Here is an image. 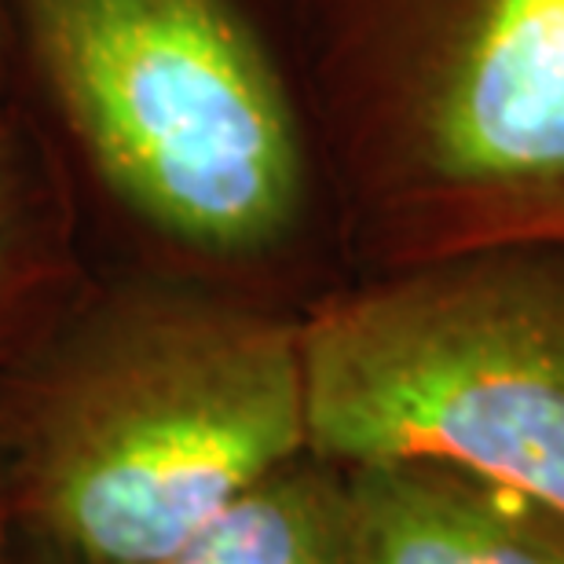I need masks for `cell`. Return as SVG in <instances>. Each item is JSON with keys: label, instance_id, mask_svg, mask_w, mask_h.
<instances>
[{"label": "cell", "instance_id": "obj_5", "mask_svg": "<svg viewBox=\"0 0 564 564\" xmlns=\"http://www.w3.org/2000/svg\"><path fill=\"white\" fill-rule=\"evenodd\" d=\"M348 564H564V517L436 462L341 469Z\"/></svg>", "mask_w": 564, "mask_h": 564}, {"label": "cell", "instance_id": "obj_1", "mask_svg": "<svg viewBox=\"0 0 564 564\" xmlns=\"http://www.w3.org/2000/svg\"><path fill=\"white\" fill-rule=\"evenodd\" d=\"M308 451L301 319L195 275L88 286L0 375L19 550L151 564Z\"/></svg>", "mask_w": 564, "mask_h": 564}, {"label": "cell", "instance_id": "obj_7", "mask_svg": "<svg viewBox=\"0 0 564 564\" xmlns=\"http://www.w3.org/2000/svg\"><path fill=\"white\" fill-rule=\"evenodd\" d=\"M151 564H348L345 477L304 455Z\"/></svg>", "mask_w": 564, "mask_h": 564}, {"label": "cell", "instance_id": "obj_2", "mask_svg": "<svg viewBox=\"0 0 564 564\" xmlns=\"http://www.w3.org/2000/svg\"><path fill=\"white\" fill-rule=\"evenodd\" d=\"M301 104L381 272L564 246V0H308Z\"/></svg>", "mask_w": 564, "mask_h": 564}, {"label": "cell", "instance_id": "obj_4", "mask_svg": "<svg viewBox=\"0 0 564 564\" xmlns=\"http://www.w3.org/2000/svg\"><path fill=\"white\" fill-rule=\"evenodd\" d=\"M308 451L436 462L564 517V246L386 268L301 315Z\"/></svg>", "mask_w": 564, "mask_h": 564}, {"label": "cell", "instance_id": "obj_6", "mask_svg": "<svg viewBox=\"0 0 564 564\" xmlns=\"http://www.w3.org/2000/svg\"><path fill=\"white\" fill-rule=\"evenodd\" d=\"M85 290L63 169L37 132L0 99V375Z\"/></svg>", "mask_w": 564, "mask_h": 564}, {"label": "cell", "instance_id": "obj_3", "mask_svg": "<svg viewBox=\"0 0 564 564\" xmlns=\"http://www.w3.org/2000/svg\"><path fill=\"white\" fill-rule=\"evenodd\" d=\"M88 173L180 257L239 268L297 239L315 147L242 0H8Z\"/></svg>", "mask_w": 564, "mask_h": 564}, {"label": "cell", "instance_id": "obj_10", "mask_svg": "<svg viewBox=\"0 0 564 564\" xmlns=\"http://www.w3.org/2000/svg\"><path fill=\"white\" fill-rule=\"evenodd\" d=\"M8 564H48V561L33 557V554H26V550H15V557H11Z\"/></svg>", "mask_w": 564, "mask_h": 564}, {"label": "cell", "instance_id": "obj_8", "mask_svg": "<svg viewBox=\"0 0 564 564\" xmlns=\"http://www.w3.org/2000/svg\"><path fill=\"white\" fill-rule=\"evenodd\" d=\"M15 550H19V539H15V524H11L4 480H0V564H8L11 557H15Z\"/></svg>", "mask_w": 564, "mask_h": 564}, {"label": "cell", "instance_id": "obj_9", "mask_svg": "<svg viewBox=\"0 0 564 564\" xmlns=\"http://www.w3.org/2000/svg\"><path fill=\"white\" fill-rule=\"evenodd\" d=\"M4 26L8 15H4V0H0V99H4Z\"/></svg>", "mask_w": 564, "mask_h": 564}]
</instances>
